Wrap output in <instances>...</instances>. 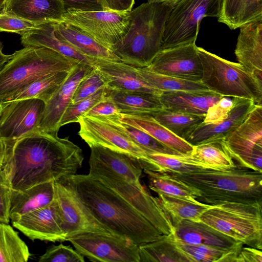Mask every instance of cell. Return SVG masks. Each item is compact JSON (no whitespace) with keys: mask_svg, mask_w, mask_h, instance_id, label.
Wrapping results in <instances>:
<instances>
[{"mask_svg":"<svg viewBox=\"0 0 262 262\" xmlns=\"http://www.w3.org/2000/svg\"><path fill=\"white\" fill-rule=\"evenodd\" d=\"M6 145L2 169L14 190L75 174L84 160L80 147L57 133L37 129Z\"/></svg>","mask_w":262,"mask_h":262,"instance_id":"cell-1","label":"cell"},{"mask_svg":"<svg viewBox=\"0 0 262 262\" xmlns=\"http://www.w3.org/2000/svg\"><path fill=\"white\" fill-rule=\"evenodd\" d=\"M57 181L73 191L115 235L140 246L163 235L118 193L94 177L76 173Z\"/></svg>","mask_w":262,"mask_h":262,"instance_id":"cell-2","label":"cell"},{"mask_svg":"<svg viewBox=\"0 0 262 262\" xmlns=\"http://www.w3.org/2000/svg\"><path fill=\"white\" fill-rule=\"evenodd\" d=\"M168 174L198 190L200 196L197 200L207 204L237 202L262 205V172L235 164L226 169Z\"/></svg>","mask_w":262,"mask_h":262,"instance_id":"cell-3","label":"cell"},{"mask_svg":"<svg viewBox=\"0 0 262 262\" xmlns=\"http://www.w3.org/2000/svg\"><path fill=\"white\" fill-rule=\"evenodd\" d=\"M172 9L147 2L132 10L128 30L112 50L119 60L135 68L147 67L161 49L166 22Z\"/></svg>","mask_w":262,"mask_h":262,"instance_id":"cell-4","label":"cell"},{"mask_svg":"<svg viewBox=\"0 0 262 262\" xmlns=\"http://www.w3.org/2000/svg\"><path fill=\"white\" fill-rule=\"evenodd\" d=\"M78 63L45 47L26 46L16 51L0 70V104L35 81L57 72L70 71Z\"/></svg>","mask_w":262,"mask_h":262,"instance_id":"cell-5","label":"cell"},{"mask_svg":"<svg viewBox=\"0 0 262 262\" xmlns=\"http://www.w3.org/2000/svg\"><path fill=\"white\" fill-rule=\"evenodd\" d=\"M202 67L201 82L224 97H240L262 105V79L239 63L198 47Z\"/></svg>","mask_w":262,"mask_h":262,"instance_id":"cell-6","label":"cell"},{"mask_svg":"<svg viewBox=\"0 0 262 262\" xmlns=\"http://www.w3.org/2000/svg\"><path fill=\"white\" fill-rule=\"evenodd\" d=\"M261 206L225 202L207 209L200 221L244 245L261 250Z\"/></svg>","mask_w":262,"mask_h":262,"instance_id":"cell-7","label":"cell"},{"mask_svg":"<svg viewBox=\"0 0 262 262\" xmlns=\"http://www.w3.org/2000/svg\"><path fill=\"white\" fill-rule=\"evenodd\" d=\"M223 0H181L167 19L161 49L195 43L202 19L219 17Z\"/></svg>","mask_w":262,"mask_h":262,"instance_id":"cell-8","label":"cell"},{"mask_svg":"<svg viewBox=\"0 0 262 262\" xmlns=\"http://www.w3.org/2000/svg\"><path fill=\"white\" fill-rule=\"evenodd\" d=\"M60 20L75 27L111 51L127 32L131 21L130 11L110 10H68Z\"/></svg>","mask_w":262,"mask_h":262,"instance_id":"cell-9","label":"cell"},{"mask_svg":"<svg viewBox=\"0 0 262 262\" xmlns=\"http://www.w3.org/2000/svg\"><path fill=\"white\" fill-rule=\"evenodd\" d=\"M223 142L235 164L262 172V105L256 104L244 122L223 138Z\"/></svg>","mask_w":262,"mask_h":262,"instance_id":"cell-10","label":"cell"},{"mask_svg":"<svg viewBox=\"0 0 262 262\" xmlns=\"http://www.w3.org/2000/svg\"><path fill=\"white\" fill-rule=\"evenodd\" d=\"M115 191L150 222L162 234H174L172 224L157 197L141 185L105 173H89Z\"/></svg>","mask_w":262,"mask_h":262,"instance_id":"cell-11","label":"cell"},{"mask_svg":"<svg viewBox=\"0 0 262 262\" xmlns=\"http://www.w3.org/2000/svg\"><path fill=\"white\" fill-rule=\"evenodd\" d=\"M67 241L92 261L140 262L139 246L125 238L88 233L74 235Z\"/></svg>","mask_w":262,"mask_h":262,"instance_id":"cell-12","label":"cell"},{"mask_svg":"<svg viewBox=\"0 0 262 262\" xmlns=\"http://www.w3.org/2000/svg\"><path fill=\"white\" fill-rule=\"evenodd\" d=\"M78 135L89 147L100 146L126 154L138 161L147 157L146 152L125 133L103 116L81 115L77 118Z\"/></svg>","mask_w":262,"mask_h":262,"instance_id":"cell-13","label":"cell"},{"mask_svg":"<svg viewBox=\"0 0 262 262\" xmlns=\"http://www.w3.org/2000/svg\"><path fill=\"white\" fill-rule=\"evenodd\" d=\"M45 106L42 100L36 98L1 104L0 137L6 145L38 129Z\"/></svg>","mask_w":262,"mask_h":262,"instance_id":"cell-14","label":"cell"},{"mask_svg":"<svg viewBox=\"0 0 262 262\" xmlns=\"http://www.w3.org/2000/svg\"><path fill=\"white\" fill-rule=\"evenodd\" d=\"M54 186L67 240L88 233L116 236L92 214L70 188L59 181H54Z\"/></svg>","mask_w":262,"mask_h":262,"instance_id":"cell-15","label":"cell"},{"mask_svg":"<svg viewBox=\"0 0 262 262\" xmlns=\"http://www.w3.org/2000/svg\"><path fill=\"white\" fill-rule=\"evenodd\" d=\"M144 69L158 74L201 81L202 67L195 43L161 50Z\"/></svg>","mask_w":262,"mask_h":262,"instance_id":"cell-16","label":"cell"},{"mask_svg":"<svg viewBox=\"0 0 262 262\" xmlns=\"http://www.w3.org/2000/svg\"><path fill=\"white\" fill-rule=\"evenodd\" d=\"M13 227L34 241H67L58 204L55 199L49 205L27 213L12 222Z\"/></svg>","mask_w":262,"mask_h":262,"instance_id":"cell-17","label":"cell"},{"mask_svg":"<svg viewBox=\"0 0 262 262\" xmlns=\"http://www.w3.org/2000/svg\"><path fill=\"white\" fill-rule=\"evenodd\" d=\"M93 69L92 66L79 63L71 71L60 87L45 104L38 129L48 133H58L62 117L71 103L77 85Z\"/></svg>","mask_w":262,"mask_h":262,"instance_id":"cell-18","label":"cell"},{"mask_svg":"<svg viewBox=\"0 0 262 262\" xmlns=\"http://www.w3.org/2000/svg\"><path fill=\"white\" fill-rule=\"evenodd\" d=\"M90 147L89 173H107L135 185H142L140 179L143 169L136 159L100 146Z\"/></svg>","mask_w":262,"mask_h":262,"instance_id":"cell-19","label":"cell"},{"mask_svg":"<svg viewBox=\"0 0 262 262\" xmlns=\"http://www.w3.org/2000/svg\"><path fill=\"white\" fill-rule=\"evenodd\" d=\"M92 67L109 89L120 91H140L160 96L163 92L147 83L136 68L120 61L95 58Z\"/></svg>","mask_w":262,"mask_h":262,"instance_id":"cell-20","label":"cell"},{"mask_svg":"<svg viewBox=\"0 0 262 262\" xmlns=\"http://www.w3.org/2000/svg\"><path fill=\"white\" fill-rule=\"evenodd\" d=\"M232 108L227 117L216 123L203 122L186 139L192 146L223 138L236 129L253 110L256 104L250 99L232 97Z\"/></svg>","mask_w":262,"mask_h":262,"instance_id":"cell-21","label":"cell"},{"mask_svg":"<svg viewBox=\"0 0 262 262\" xmlns=\"http://www.w3.org/2000/svg\"><path fill=\"white\" fill-rule=\"evenodd\" d=\"M173 237L179 241L228 251L240 250L244 244L201 221L183 220L173 226Z\"/></svg>","mask_w":262,"mask_h":262,"instance_id":"cell-22","label":"cell"},{"mask_svg":"<svg viewBox=\"0 0 262 262\" xmlns=\"http://www.w3.org/2000/svg\"><path fill=\"white\" fill-rule=\"evenodd\" d=\"M235 49L238 63L262 79V19L244 24Z\"/></svg>","mask_w":262,"mask_h":262,"instance_id":"cell-23","label":"cell"},{"mask_svg":"<svg viewBox=\"0 0 262 262\" xmlns=\"http://www.w3.org/2000/svg\"><path fill=\"white\" fill-rule=\"evenodd\" d=\"M2 12L40 24L60 20L66 10L61 0H7Z\"/></svg>","mask_w":262,"mask_h":262,"instance_id":"cell-24","label":"cell"},{"mask_svg":"<svg viewBox=\"0 0 262 262\" xmlns=\"http://www.w3.org/2000/svg\"><path fill=\"white\" fill-rule=\"evenodd\" d=\"M224 96L211 90L163 92L159 96L165 109L197 115H206L210 107Z\"/></svg>","mask_w":262,"mask_h":262,"instance_id":"cell-25","label":"cell"},{"mask_svg":"<svg viewBox=\"0 0 262 262\" xmlns=\"http://www.w3.org/2000/svg\"><path fill=\"white\" fill-rule=\"evenodd\" d=\"M55 197L54 181L41 183L23 190L12 189L9 214L12 222L50 204Z\"/></svg>","mask_w":262,"mask_h":262,"instance_id":"cell-26","label":"cell"},{"mask_svg":"<svg viewBox=\"0 0 262 262\" xmlns=\"http://www.w3.org/2000/svg\"><path fill=\"white\" fill-rule=\"evenodd\" d=\"M119 120L150 135L157 141L180 155L191 154L193 146L178 137L148 114L118 115Z\"/></svg>","mask_w":262,"mask_h":262,"instance_id":"cell-27","label":"cell"},{"mask_svg":"<svg viewBox=\"0 0 262 262\" xmlns=\"http://www.w3.org/2000/svg\"><path fill=\"white\" fill-rule=\"evenodd\" d=\"M56 37L81 54L92 58L119 61L110 49L75 27L59 20L53 21Z\"/></svg>","mask_w":262,"mask_h":262,"instance_id":"cell-28","label":"cell"},{"mask_svg":"<svg viewBox=\"0 0 262 262\" xmlns=\"http://www.w3.org/2000/svg\"><path fill=\"white\" fill-rule=\"evenodd\" d=\"M20 40L24 47L49 48L82 64L92 66L95 59L81 54L70 46L58 39L54 34L53 21L37 25L34 28L21 35Z\"/></svg>","mask_w":262,"mask_h":262,"instance_id":"cell-29","label":"cell"},{"mask_svg":"<svg viewBox=\"0 0 262 262\" xmlns=\"http://www.w3.org/2000/svg\"><path fill=\"white\" fill-rule=\"evenodd\" d=\"M138 162L143 170L168 173L183 174L203 169H213L191 154H150Z\"/></svg>","mask_w":262,"mask_h":262,"instance_id":"cell-30","label":"cell"},{"mask_svg":"<svg viewBox=\"0 0 262 262\" xmlns=\"http://www.w3.org/2000/svg\"><path fill=\"white\" fill-rule=\"evenodd\" d=\"M108 93L121 114H151L164 108L160 100V96L152 93L109 89Z\"/></svg>","mask_w":262,"mask_h":262,"instance_id":"cell-31","label":"cell"},{"mask_svg":"<svg viewBox=\"0 0 262 262\" xmlns=\"http://www.w3.org/2000/svg\"><path fill=\"white\" fill-rule=\"evenodd\" d=\"M262 19V0H223L218 21L231 30Z\"/></svg>","mask_w":262,"mask_h":262,"instance_id":"cell-32","label":"cell"},{"mask_svg":"<svg viewBox=\"0 0 262 262\" xmlns=\"http://www.w3.org/2000/svg\"><path fill=\"white\" fill-rule=\"evenodd\" d=\"M158 195V200L173 226L183 220L200 221L202 214L213 206L164 194Z\"/></svg>","mask_w":262,"mask_h":262,"instance_id":"cell-33","label":"cell"},{"mask_svg":"<svg viewBox=\"0 0 262 262\" xmlns=\"http://www.w3.org/2000/svg\"><path fill=\"white\" fill-rule=\"evenodd\" d=\"M139 254L140 262H189L176 245L173 234L139 246Z\"/></svg>","mask_w":262,"mask_h":262,"instance_id":"cell-34","label":"cell"},{"mask_svg":"<svg viewBox=\"0 0 262 262\" xmlns=\"http://www.w3.org/2000/svg\"><path fill=\"white\" fill-rule=\"evenodd\" d=\"M149 188L158 194H164L172 196L196 201L200 196L198 190L184 182L165 173L144 169Z\"/></svg>","mask_w":262,"mask_h":262,"instance_id":"cell-35","label":"cell"},{"mask_svg":"<svg viewBox=\"0 0 262 262\" xmlns=\"http://www.w3.org/2000/svg\"><path fill=\"white\" fill-rule=\"evenodd\" d=\"M150 115L160 124L184 140L204 122L205 117V115L173 112L165 108Z\"/></svg>","mask_w":262,"mask_h":262,"instance_id":"cell-36","label":"cell"},{"mask_svg":"<svg viewBox=\"0 0 262 262\" xmlns=\"http://www.w3.org/2000/svg\"><path fill=\"white\" fill-rule=\"evenodd\" d=\"M71 71L59 72L40 78L15 94L8 101L36 98L46 104L60 87Z\"/></svg>","mask_w":262,"mask_h":262,"instance_id":"cell-37","label":"cell"},{"mask_svg":"<svg viewBox=\"0 0 262 262\" xmlns=\"http://www.w3.org/2000/svg\"><path fill=\"white\" fill-rule=\"evenodd\" d=\"M30 255L17 232L8 224L0 222V262H26Z\"/></svg>","mask_w":262,"mask_h":262,"instance_id":"cell-38","label":"cell"},{"mask_svg":"<svg viewBox=\"0 0 262 262\" xmlns=\"http://www.w3.org/2000/svg\"><path fill=\"white\" fill-rule=\"evenodd\" d=\"M179 249L189 262H235L239 251H228L211 246L183 242L174 238Z\"/></svg>","mask_w":262,"mask_h":262,"instance_id":"cell-39","label":"cell"},{"mask_svg":"<svg viewBox=\"0 0 262 262\" xmlns=\"http://www.w3.org/2000/svg\"><path fill=\"white\" fill-rule=\"evenodd\" d=\"M140 75L153 87L162 92L210 90L201 81H195L163 75L136 68Z\"/></svg>","mask_w":262,"mask_h":262,"instance_id":"cell-40","label":"cell"},{"mask_svg":"<svg viewBox=\"0 0 262 262\" xmlns=\"http://www.w3.org/2000/svg\"><path fill=\"white\" fill-rule=\"evenodd\" d=\"M223 139H218L193 146L191 155L213 169H226L235 164L225 150Z\"/></svg>","mask_w":262,"mask_h":262,"instance_id":"cell-41","label":"cell"},{"mask_svg":"<svg viewBox=\"0 0 262 262\" xmlns=\"http://www.w3.org/2000/svg\"><path fill=\"white\" fill-rule=\"evenodd\" d=\"M118 115L103 117L125 133L135 143L141 147L147 155L156 153L180 155L162 144L147 133L121 122L118 118Z\"/></svg>","mask_w":262,"mask_h":262,"instance_id":"cell-42","label":"cell"},{"mask_svg":"<svg viewBox=\"0 0 262 262\" xmlns=\"http://www.w3.org/2000/svg\"><path fill=\"white\" fill-rule=\"evenodd\" d=\"M108 89L104 86L88 97L74 104L71 103L66 110L60 122V127L71 123L76 122L77 118L85 114L90 108L107 95Z\"/></svg>","mask_w":262,"mask_h":262,"instance_id":"cell-43","label":"cell"},{"mask_svg":"<svg viewBox=\"0 0 262 262\" xmlns=\"http://www.w3.org/2000/svg\"><path fill=\"white\" fill-rule=\"evenodd\" d=\"M39 262H84V256L70 246L62 244L49 247L38 260Z\"/></svg>","mask_w":262,"mask_h":262,"instance_id":"cell-44","label":"cell"},{"mask_svg":"<svg viewBox=\"0 0 262 262\" xmlns=\"http://www.w3.org/2000/svg\"><path fill=\"white\" fill-rule=\"evenodd\" d=\"M104 86L106 85L104 80L93 68L79 83L74 92L71 103H76L88 97Z\"/></svg>","mask_w":262,"mask_h":262,"instance_id":"cell-45","label":"cell"},{"mask_svg":"<svg viewBox=\"0 0 262 262\" xmlns=\"http://www.w3.org/2000/svg\"><path fill=\"white\" fill-rule=\"evenodd\" d=\"M35 24L17 17L0 13V32H8L23 35L28 31L34 28Z\"/></svg>","mask_w":262,"mask_h":262,"instance_id":"cell-46","label":"cell"},{"mask_svg":"<svg viewBox=\"0 0 262 262\" xmlns=\"http://www.w3.org/2000/svg\"><path fill=\"white\" fill-rule=\"evenodd\" d=\"M227 97H222L217 102L209 108L203 122L216 123L222 121L227 117L232 108L233 100L232 98Z\"/></svg>","mask_w":262,"mask_h":262,"instance_id":"cell-47","label":"cell"},{"mask_svg":"<svg viewBox=\"0 0 262 262\" xmlns=\"http://www.w3.org/2000/svg\"><path fill=\"white\" fill-rule=\"evenodd\" d=\"M12 188L2 168L0 169V222L9 224V210Z\"/></svg>","mask_w":262,"mask_h":262,"instance_id":"cell-48","label":"cell"},{"mask_svg":"<svg viewBox=\"0 0 262 262\" xmlns=\"http://www.w3.org/2000/svg\"><path fill=\"white\" fill-rule=\"evenodd\" d=\"M120 111L109 95L97 103L84 115L91 116H105L120 114Z\"/></svg>","mask_w":262,"mask_h":262,"instance_id":"cell-49","label":"cell"},{"mask_svg":"<svg viewBox=\"0 0 262 262\" xmlns=\"http://www.w3.org/2000/svg\"><path fill=\"white\" fill-rule=\"evenodd\" d=\"M66 11L74 10L81 11L103 10L98 0H61Z\"/></svg>","mask_w":262,"mask_h":262,"instance_id":"cell-50","label":"cell"},{"mask_svg":"<svg viewBox=\"0 0 262 262\" xmlns=\"http://www.w3.org/2000/svg\"><path fill=\"white\" fill-rule=\"evenodd\" d=\"M103 10L129 12L132 10L134 0H98Z\"/></svg>","mask_w":262,"mask_h":262,"instance_id":"cell-51","label":"cell"},{"mask_svg":"<svg viewBox=\"0 0 262 262\" xmlns=\"http://www.w3.org/2000/svg\"><path fill=\"white\" fill-rule=\"evenodd\" d=\"M261 250L249 246L242 248L235 262H261Z\"/></svg>","mask_w":262,"mask_h":262,"instance_id":"cell-52","label":"cell"},{"mask_svg":"<svg viewBox=\"0 0 262 262\" xmlns=\"http://www.w3.org/2000/svg\"><path fill=\"white\" fill-rule=\"evenodd\" d=\"M7 145L5 141L0 137V169L3 165L6 157Z\"/></svg>","mask_w":262,"mask_h":262,"instance_id":"cell-53","label":"cell"},{"mask_svg":"<svg viewBox=\"0 0 262 262\" xmlns=\"http://www.w3.org/2000/svg\"><path fill=\"white\" fill-rule=\"evenodd\" d=\"M3 45L0 40V70L4 65L11 59L12 54L6 55L3 52Z\"/></svg>","mask_w":262,"mask_h":262,"instance_id":"cell-54","label":"cell"},{"mask_svg":"<svg viewBox=\"0 0 262 262\" xmlns=\"http://www.w3.org/2000/svg\"><path fill=\"white\" fill-rule=\"evenodd\" d=\"M148 2L164 4L173 8L181 0H147Z\"/></svg>","mask_w":262,"mask_h":262,"instance_id":"cell-55","label":"cell"},{"mask_svg":"<svg viewBox=\"0 0 262 262\" xmlns=\"http://www.w3.org/2000/svg\"><path fill=\"white\" fill-rule=\"evenodd\" d=\"M7 1V0H0V13L2 12Z\"/></svg>","mask_w":262,"mask_h":262,"instance_id":"cell-56","label":"cell"},{"mask_svg":"<svg viewBox=\"0 0 262 262\" xmlns=\"http://www.w3.org/2000/svg\"><path fill=\"white\" fill-rule=\"evenodd\" d=\"M1 108H2L1 104H0V112H1Z\"/></svg>","mask_w":262,"mask_h":262,"instance_id":"cell-57","label":"cell"}]
</instances>
